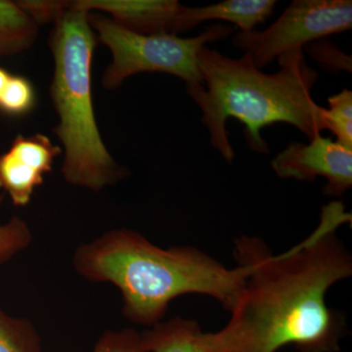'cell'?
Here are the masks:
<instances>
[{"label": "cell", "mask_w": 352, "mask_h": 352, "mask_svg": "<svg viewBox=\"0 0 352 352\" xmlns=\"http://www.w3.org/2000/svg\"><path fill=\"white\" fill-rule=\"evenodd\" d=\"M94 352H147V349L142 333L134 329H124L104 333Z\"/></svg>", "instance_id": "cell-17"}, {"label": "cell", "mask_w": 352, "mask_h": 352, "mask_svg": "<svg viewBox=\"0 0 352 352\" xmlns=\"http://www.w3.org/2000/svg\"><path fill=\"white\" fill-rule=\"evenodd\" d=\"M50 47L54 61L50 96L58 116L53 129L64 154L61 171L71 184L94 191L127 175L116 163L99 131L92 100L91 68L98 41L88 12L69 9L54 23Z\"/></svg>", "instance_id": "cell-4"}, {"label": "cell", "mask_w": 352, "mask_h": 352, "mask_svg": "<svg viewBox=\"0 0 352 352\" xmlns=\"http://www.w3.org/2000/svg\"><path fill=\"white\" fill-rule=\"evenodd\" d=\"M10 76V73H8L6 69L0 67V95H1L2 91H3L4 87H6V83L8 82Z\"/></svg>", "instance_id": "cell-20"}, {"label": "cell", "mask_w": 352, "mask_h": 352, "mask_svg": "<svg viewBox=\"0 0 352 352\" xmlns=\"http://www.w3.org/2000/svg\"><path fill=\"white\" fill-rule=\"evenodd\" d=\"M36 94L32 83L25 76L11 74L0 95V110L10 116L28 115L36 106Z\"/></svg>", "instance_id": "cell-15"}, {"label": "cell", "mask_w": 352, "mask_h": 352, "mask_svg": "<svg viewBox=\"0 0 352 352\" xmlns=\"http://www.w3.org/2000/svg\"><path fill=\"white\" fill-rule=\"evenodd\" d=\"M16 2L38 25L48 23L54 24L69 9V1L64 0H20Z\"/></svg>", "instance_id": "cell-18"}, {"label": "cell", "mask_w": 352, "mask_h": 352, "mask_svg": "<svg viewBox=\"0 0 352 352\" xmlns=\"http://www.w3.org/2000/svg\"><path fill=\"white\" fill-rule=\"evenodd\" d=\"M305 47L308 54L324 68L340 69L351 73V57L347 56L329 41H314L307 44Z\"/></svg>", "instance_id": "cell-19"}, {"label": "cell", "mask_w": 352, "mask_h": 352, "mask_svg": "<svg viewBox=\"0 0 352 352\" xmlns=\"http://www.w3.org/2000/svg\"><path fill=\"white\" fill-rule=\"evenodd\" d=\"M277 73H263L251 56L233 59L217 50L201 48L199 54L204 85L187 87L189 96L203 113L210 144L231 164L234 150L226 131V122L235 118L245 124L248 145L258 154H268L270 147L261 135L263 127L285 122L312 139L327 129L323 107L312 98L318 74L308 66L303 48L278 57Z\"/></svg>", "instance_id": "cell-3"}, {"label": "cell", "mask_w": 352, "mask_h": 352, "mask_svg": "<svg viewBox=\"0 0 352 352\" xmlns=\"http://www.w3.org/2000/svg\"><path fill=\"white\" fill-rule=\"evenodd\" d=\"M0 352H41V338L31 322L0 310Z\"/></svg>", "instance_id": "cell-13"}, {"label": "cell", "mask_w": 352, "mask_h": 352, "mask_svg": "<svg viewBox=\"0 0 352 352\" xmlns=\"http://www.w3.org/2000/svg\"><path fill=\"white\" fill-rule=\"evenodd\" d=\"M4 197H6V193L0 194V207H1L2 204H3Z\"/></svg>", "instance_id": "cell-21"}, {"label": "cell", "mask_w": 352, "mask_h": 352, "mask_svg": "<svg viewBox=\"0 0 352 352\" xmlns=\"http://www.w3.org/2000/svg\"><path fill=\"white\" fill-rule=\"evenodd\" d=\"M71 6L88 13H106L116 24L138 34L183 32L184 6L176 0H75Z\"/></svg>", "instance_id": "cell-9"}, {"label": "cell", "mask_w": 352, "mask_h": 352, "mask_svg": "<svg viewBox=\"0 0 352 352\" xmlns=\"http://www.w3.org/2000/svg\"><path fill=\"white\" fill-rule=\"evenodd\" d=\"M38 34V25L17 2L0 0V57L30 50Z\"/></svg>", "instance_id": "cell-12"}, {"label": "cell", "mask_w": 352, "mask_h": 352, "mask_svg": "<svg viewBox=\"0 0 352 352\" xmlns=\"http://www.w3.org/2000/svg\"><path fill=\"white\" fill-rule=\"evenodd\" d=\"M31 241L29 226L20 217H13L6 223L0 224V264L25 249Z\"/></svg>", "instance_id": "cell-16"}, {"label": "cell", "mask_w": 352, "mask_h": 352, "mask_svg": "<svg viewBox=\"0 0 352 352\" xmlns=\"http://www.w3.org/2000/svg\"><path fill=\"white\" fill-rule=\"evenodd\" d=\"M276 3L275 0H226L194 8L184 6L183 32L210 20L226 21L238 25L242 32H252L256 25L265 22L271 16Z\"/></svg>", "instance_id": "cell-10"}, {"label": "cell", "mask_w": 352, "mask_h": 352, "mask_svg": "<svg viewBox=\"0 0 352 352\" xmlns=\"http://www.w3.org/2000/svg\"><path fill=\"white\" fill-rule=\"evenodd\" d=\"M147 352H214L212 333L196 321L173 318L142 332Z\"/></svg>", "instance_id": "cell-11"}, {"label": "cell", "mask_w": 352, "mask_h": 352, "mask_svg": "<svg viewBox=\"0 0 352 352\" xmlns=\"http://www.w3.org/2000/svg\"><path fill=\"white\" fill-rule=\"evenodd\" d=\"M329 109H323V118L328 131L337 138V142L352 149V92L344 89L328 98Z\"/></svg>", "instance_id": "cell-14"}, {"label": "cell", "mask_w": 352, "mask_h": 352, "mask_svg": "<svg viewBox=\"0 0 352 352\" xmlns=\"http://www.w3.org/2000/svg\"><path fill=\"white\" fill-rule=\"evenodd\" d=\"M88 22L98 43L110 50L112 62L101 78L107 90L120 87L124 80L141 73H164L177 76L186 87L204 85L199 54L207 43L227 38L233 28L222 24L208 27L196 38L175 34H141L116 24L104 14L88 13Z\"/></svg>", "instance_id": "cell-5"}, {"label": "cell", "mask_w": 352, "mask_h": 352, "mask_svg": "<svg viewBox=\"0 0 352 352\" xmlns=\"http://www.w3.org/2000/svg\"><path fill=\"white\" fill-rule=\"evenodd\" d=\"M351 221L340 201L322 210L309 237L281 254L263 241H236L252 268L226 327L212 333L214 352H338L346 323L326 303L329 289L352 275V256L337 229Z\"/></svg>", "instance_id": "cell-1"}, {"label": "cell", "mask_w": 352, "mask_h": 352, "mask_svg": "<svg viewBox=\"0 0 352 352\" xmlns=\"http://www.w3.org/2000/svg\"><path fill=\"white\" fill-rule=\"evenodd\" d=\"M351 27V0H295L268 29L240 32L233 44L261 69L284 53Z\"/></svg>", "instance_id": "cell-6"}, {"label": "cell", "mask_w": 352, "mask_h": 352, "mask_svg": "<svg viewBox=\"0 0 352 352\" xmlns=\"http://www.w3.org/2000/svg\"><path fill=\"white\" fill-rule=\"evenodd\" d=\"M273 170L280 178L314 182L326 178L324 194L344 195L352 186V149L317 134L307 144L292 142L273 159Z\"/></svg>", "instance_id": "cell-7"}, {"label": "cell", "mask_w": 352, "mask_h": 352, "mask_svg": "<svg viewBox=\"0 0 352 352\" xmlns=\"http://www.w3.org/2000/svg\"><path fill=\"white\" fill-rule=\"evenodd\" d=\"M235 258L238 266L230 270L197 248L162 249L141 234L120 229L78 248L74 265L85 279L117 286L126 318L153 327L180 296H210L230 312L252 268L237 245Z\"/></svg>", "instance_id": "cell-2"}, {"label": "cell", "mask_w": 352, "mask_h": 352, "mask_svg": "<svg viewBox=\"0 0 352 352\" xmlns=\"http://www.w3.org/2000/svg\"><path fill=\"white\" fill-rule=\"evenodd\" d=\"M62 153V148L44 134H19L0 155V189L10 196L14 205L25 207Z\"/></svg>", "instance_id": "cell-8"}]
</instances>
